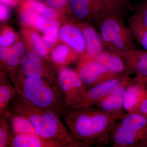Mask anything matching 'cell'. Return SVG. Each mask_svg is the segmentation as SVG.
<instances>
[{"instance_id":"cell-1","label":"cell","mask_w":147,"mask_h":147,"mask_svg":"<svg viewBox=\"0 0 147 147\" xmlns=\"http://www.w3.org/2000/svg\"><path fill=\"white\" fill-rule=\"evenodd\" d=\"M61 116L71 136L82 147L108 144L112 129L120 119L97 106L67 109Z\"/></svg>"},{"instance_id":"cell-2","label":"cell","mask_w":147,"mask_h":147,"mask_svg":"<svg viewBox=\"0 0 147 147\" xmlns=\"http://www.w3.org/2000/svg\"><path fill=\"white\" fill-rule=\"evenodd\" d=\"M19 94L37 106L60 113L67 110L65 97L58 82L26 76L19 69L6 72Z\"/></svg>"},{"instance_id":"cell-3","label":"cell","mask_w":147,"mask_h":147,"mask_svg":"<svg viewBox=\"0 0 147 147\" xmlns=\"http://www.w3.org/2000/svg\"><path fill=\"white\" fill-rule=\"evenodd\" d=\"M8 111L28 119L40 137L58 139L73 138L61 122L60 113L34 105L18 93L11 102Z\"/></svg>"},{"instance_id":"cell-4","label":"cell","mask_w":147,"mask_h":147,"mask_svg":"<svg viewBox=\"0 0 147 147\" xmlns=\"http://www.w3.org/2000/svg\"><path fill=\"white\" fill-rule=\"evenodd\" d=\"M123 20L117 16H108L100 21L99 28L105 47L124 58L136 47L131 32Z\"/></svg>"},{"instance_id":"cell-5","label":"cell","mask_w":147,"mask_h":147,"mask_svg":"<svg viewBox=\"0 0 147 147\" xmlns=\"http://www.w3.org/2000/svg\"><path fill=\"white\" fill-rule=\"evenodd\" d=\"M58 83L64 95L67 109L84 107L87 90L76 71L66 66L60 67Z\"/></svg>"},{"instance_id":"cell-6","label":"cell","mask_w":147,"mask_h":147,"mask_svg":"<svg viewBox=\"0 0 147 147\" xmlns=\"http://www.w3.org/2000/svg\"><path fill=\"white\" fill-rule=\"evenodd\" d=\"M60 68L51 59L43 57L32 50L25 52L19 67L20 71L26 76L46 78L57 82Z\"/></svg>"},{"instance_id":"cell-7","label":"cell","mask_w":147,"mask_h":147,"mask_svg":"<svg viewBox=\"0 0 147 147\" xmlns=\"http://www.w3.org/2000/svg\"><path fill=\"white\" fill-rule=\"evenodd\" d=\"M72 15L78 22L100 23L106 17L101 0H69Z\"/></svg>"},{"instance_id":"cell-8","label":"cell","mask_w":147,"mask_h":147,"mask_svg":"<svg viewBox=\"0 0 147 147\" xmlns=\"http://www.w3.org/2000/svg\"><path fill=\"white\" fill-rule=\"evenodd\" d=\"M76 72L86 90L105 81L123 75L109 71L101 64L94 60L78 65Z\"/></svg>"},{"instance_id":"cell-9","label":"cell","mask_w":147,"mask_h":147,"mask_svg":"<svg viewBox=\"0 0 147 147\" xmlns=\"http://www.w3.org/2000/svg\"><path fill=\"white\" fill-rule=\"evenodd\" d=\"M9 147H82L73 138L49 139L38 135L23 134L15 135Z\"/></svg>"},{"instance_id":"cell-10","label":"cell","mask_w":147,"mask_h":147,"mask_svg":"<svg viewBox=\"0 0 147 147\" xmlns=\"http://www.w3.org/2000/svg\"><path fill=\"white\" fill-rule=\"evenodd\" d=\"M76 24L82 31L86 44V51L78 61V65H80L93 60L104 50L105 46L100 35L90 24L84 22H77Z\"/></svg>"},{"instance_id":"cell-11","label":"cell","mask_w":147,"mask_h":147,"mask_svg":"<svg viewBox=\"0 0 147 147\" xmlns=\"http://www.w3.org/2000/svg\"><path fill=\"white\" fill-rule=\"evenodd\" d=\"M126 69L123 76L130 77L134 83L147 86V51L136 50L132 51L123 58Z\"/></svg>"},{"instance_id":"cell-12","label":"cell","mask_w":147,"mask_h":147,"mask_svg":"<svg viewBox=\"0 0 147 147\" xmlns=\"http://www.w3.org/2000/svg\"><path fill=\"white\" fill-rule=\"evenodd\" d=\"M125 78V77L123 75L105 81L87 89L84 107L97 106L110 93L123 83Z\"/></svg>"},{"instance_id":"cell-13","label":"cell","mask_w":147,"mask_h":147,"mask_svg":"<svg viewBox=\"0 0 147 147\" xmlns=\"http://www.w3.org/2000/svg\"><path fill=\"white\" fill-rule=\"evenodd\" d=\"M124 76L125 78L123 83L97 106L105 112L120 118L124 114L123 113L124 94L127 87L132 82L130 77Z\"/></svg>"},{"instance_id":"cell-14","label":"cell","mask_w":147,"mask_h":147,"mask_svg":"<svg viewBox=\"0 0 147 147\" xmlns=\"http://www.w3.org/2000/svg\"><path fill=\"white\" fill-rule=\"evenodd\" d=\"M147 98V86L132 82L127 87L124 94V110L127 113H136L140 105Z\"/></svg>"},{"instance_id":"cell-15","label":"cell","mask_w":147,"mask_h":147,"mask_svg":"<svg viewBox=\"0 0 147 147\" xmlns=\"http://www.w3.org/2000/svg\"><path fill=\"white\" fill-rule=\"evenodd\" d=\"M59 34L62 41L81 56L85 53L86 47L84 36L76 23L66 22L60 30Z\"/></svg>"},{"instance_id":"cell-16","label":"cell","mask_w":147,"mask_h":147,"mask_svg":"<svg viewBox=\"0 0 147 147\" xmlns=\"http://www.w3.org/2000/svg\"><path fill=\"white\" fill-rule=\"evenodd\" d=\"M18 94L17 90L7 75L3 70L0 73V117L8 112L11 102Z\"/></svg>"},{"instance_id":"cell-17","label":"cell","mask_w":147,"mask_h":147,"mask_svg":"<svg viewBox=\"0 0 147 147\" xmlns=\"http://www.w3.org/2000/svg\"><path fill=\"white\" fill-rule=\"evenodd\" d=\"M81 56L78 52L64 43L53 48L50 52V59L61 67L78 61Z\"/></svg>"},{"instance_id":"cell-18","label":"cell","mask_w":147,"mask_h":147,"mask_svg":"<svg viewBox=\"0 0 147 147\" xmlns=\"http://www.w3.org/2000/svg\"><path fill=\"white\" fill-rule=\"evenodd\" d=\"M93 60L101 64L109 71L117 74L123 75L126 69V64L123 58L109 50H103Z\"/></svg>"},{"instance_id":"cell-19","label":"cell","mask_w":147,"mask_h":147,"mask_svg":"<svg viewBox=\"0 0 147 147\" xmlns=\"http://www.w3.org/2000/svg\"><path fill=\"white\" fill-rule=\"evenodd\" d=\"M35 30L32 27L24 26L22 35L27 46L29 50L34 51L43 57L50 59L48 56L50 50Z\"/></svg>"},{"instance_id":"cell-20","label":"cell","mask_w":147,"mask_h":147,"mask_svg":"<svg viewBox=\"0 0 147 147\" xmlns=\"http://www.w3.org/2000/svg\"><path fill=\"white\" fill-rule=\"evenodd\" d=\"M3 117L8 120L13 136L23 134L38 135L34 127L26 117L9 111Z\"/></svg>"},{"instance_id":"cell-21","label":"cell","mask_w":147,"mask_h":147,"mask_svg":"<svg viewBox=\"0 0 147 147\" xmlns=\"http://www.w3.org/2000/svg\"><path fill=\"white\" fill-rule=\"evenodd\" d=\"M118 121L124 126L129 128L147 139V117L138 113L124 114Z\"/></svg>"},{"instance_id":"cell-22","label":"cell","mask_w":147,"mask_h":147,"mask_svg":"<svg viewBox=\"0 0 147 147\" xmlns=\"http://www.w3.org/2000/svg\"><path fill=\"white\" fill-rule=\"evenodd\" d=\"M25 45L21 42H16L11 47L6 60L1 66V70L7 72L18 69L21 58L25 53Z\"/></svg>"},{"instance_id":"cell-23","label":"cell","mask_w":147,"mask_h":147,"mask_svg":"<svg viewBox=\"0 0 147 147\" xmlns=\"http://www.w3.org/2000/svg\"><path fill=\"white\" fill-rule=\"evenodd\" d=\"M128 27L133 38L147 51V28L134 14L127 22Z\"/></svg>"},{"instance_id":"cell-24","label":"cell","mask_w":147,"mask_h":147,"mask_svg":"<svg viewBox=\"0 0 147 147\" xmlns=\"http://www.w3.org/2000/svg\"><path fill=\"white\" fill-rule=\"evenodd\" d=\"M105 6L106 17L117 16L123 19L128 9L131 8L129 0H101Z\"/></svg>"},{"instance_id":"cell-25","label":"cell","mask_w":147,"mask_h":147,"mask_svg":"<svg viewBox=\"0 0 147 147\" xmlns=\"http://www.w3.org/2000/svg\"><path fill=\"white\" fill-rule=\"evenodd\" d=\"M13 137L8 120L0 117V147H9Z\"/></svg>"},{"instance_id":"cell-26","label":"cell","mask_w":147,"mask_h":147,"mask_svg":"<svg viewBox=\"0 0 147 147\" xmlns=\"http://www.w3.org/2000/svg\"><path fill=\"white\" fill-rule=\"evenodd\" d=\"M20 14L24 26L32 27L37 30V22L41 15L31 9L20 5Z\"/></svg>"},{"instance_id":"cell-27","label":"cell","mask_w":147,"mask_h":147,"mask_svg":"<svg viewBox=\"0 0 147 147\" xmlns=\"http://www.w3.org/2000/svg\"><path fill=\"white\" fill-rule=\"evenodd\" d=\"M17 40V35L11 28L8 27L2 28L0 37L1 47H9L12 46Z\"/></svg>"},{"instance_id":"cell-28","label":"cell","mask_w":147,"mask_h":147,"mask_svg":"<svg viewBox=\"0 0 147 147\" xmlns=\"http://www.w3.org/2000/svg\"><path fill=\"white\" fill-rule=\"evenodd\" d=\"M59 21L48 19L41 16L37 22V30H39L45 33L59 29Z\"/></svg>"},{"instance_id":"cell-29","label":"cell","mask_w":147,"mask_h":147,"mask_svg":"<svg viewBox=\"0 0 147 147\" xmlns=\"http://www.w3.org/2000/svg\"><path fill=\"white\" fill-rule=\"evenodd\" d=\"M49 7L72 15L69 0H40Z\"/></svg>"},{"instance_id":"cell-30","label":"cell","mask_w":147,"mask_h":147,"mask_svg":"<svg viewBox=\"0 0 147 147\" xmlns=\"http://www.w3.org/2000/svg\"><path fill=\"white\" fill-rule=\"evenodd\" d=\"M59 28L45 33L42 36V40L49 50L54 48L60 38Z\"/></svg>"},{"instance_id":"cell-31","label":"cell","mask_w":147,"mask_h":147,"mask_svg":"<svg viewBox=\"0 0 147 147\" xmlns=\"http://www.w3.org/2000/svg\"><path fill=\"white\" fill-rule=\"evenodd\" d=\"M135 14L147 28V0L137 4L135 7Z\"/></svg>"},{"instance_id":"cell-32","label":"cell","mask_w":147,"mask_h":147,"mask_svg":"<svg viewBox=\"0 0 147 147\" xmlns=\"http://www.w3.org/2000/svg\"><path fill=\"white\" fill-rule=\"evenodd\" d=\"M10 47H1L0 50L1 66L5 62L10 51Z\"/></svg>"},{"instance_id":"cell-33","label":"cell","mask_w":147,"mask_h":147,"mask_svg":"<svg viewBox=\"0 0 147 147\" xmlns=\"http://www.w3.org/2000/svg\"><path fill=\"white\" fill-rule=\"evenodd\" d=\"M1 22L5 21L7 20L9 17V9L5 4L1 3Z\"/></svg>"},{"instance_id":"cell-34","label":"cell","mask_w":147,"mask_h":147,"mask_svg":"<svg viewBox=\"0 0 147 147\" xmlns=\"http://www.w3.org/2000/svg\"><path fill=\"white\" fill-rule=\"evenodd\" d=\"M136 113L147 117V98L140 105Z\"/></svg>"},{"instance_id":"cell-35","label":"cell","mask_w":147,"mask_h":147,"mask_svg":"<svg viewBox=\"0 0 147 147\" xmlns=\"http://www.w3.org/2000/svg\"><path fill=\"white\" fill-rule=\"evenodd\" d=\"M11 1L14 4V6H15L18 5V3L22 2L24 0H11Z\"/></svg>"}]
</instances>
